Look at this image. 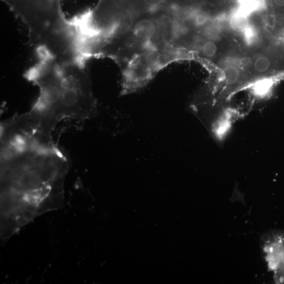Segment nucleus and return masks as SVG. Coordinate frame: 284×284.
Here are the masks:
<instances>
[{"mask_svg":"<svg viewBox=\"0 0 284 284\" xmlns=\"http://www.w3.org/2000/svg\"><path fill=\"white\" fill-rule=\"evenodd\" d=\"M68 160L53 139L1 126V237L60 206Z\"/></svg>","mask_w":284,"mask_h":284,"instance_id":"obj_1","label":"nucleus"},{"mask_svg":"<svg viewBox=\"0 0 284 284\" xmlns=\"http://www.w3.org/2000/svg\"><path fill=\"white\" fill-rule=\"evenodd\" d=\"M25 76L39 89L30 110L15 116L24 130L53 138L56 126L66 119L85 120L97 110L87 62L40 57Z\"/></svg>","mask_w":284,"mask_h":284,"instance_id":"obj_2","label":"nucleus"},{"mask_svg":"<svg viewBox=\"0 0 284 284\" xmlns=\"http://www.w3.org/2000/svg\"><path fill=\"white\" fill-rule=\"evenodd\" d=\"M271 236L264 243L266 260L277 283H284V234Z\"/></svg>","mask_w":284,"mask_h":284,"instance_id":"obj_3","label":"nucleus"},{"mask_svg":"<svg viewBox=\"0 0 284 284\" xmlns=\"http://www.w3.org/2000/svg\"><path fill=\"white\" fill-rule=\"evenodd\" d=\"M156 31V25L152 21L142 20L135 24L133 34L141 40L150 41L154 36Z\"/></svg>","mask_w":284,"mask_h":284,"instance_id":"obj_4","label":"nucleus"},{"mask_svg":"<svg viewBox=\"0 0 284 284\" xmlns=\"http://www.w3.org/2000/svg\"><path fill=\"white\" fill-rule=\"evenodd\" d=\"M240 69L234 64H228L223 70V80L228 86L234 85L240 79Z\"/></svg>","mask_w":284,"mask_h":284,"instance_id":"obj_5","label":"nucleus"},{"mask_svg":"<svg viewBox=\"0 0 284 284\" xmlns=\"http://www.w3.org/2000/svg\"><path fill=\"white\" fill-rule=\"evenodd\" d=\"M230 24L231 29L242 33L249 25L248 17L236 11L231 16Z\"/></svg>","mask_w":284,"mask_h":284,"instance_id":"obj_6","label":"nucleus"},{"mask_svg":"<svg viewBox=\"0 0 284 284\" xmlns=\"http://www.w3.org/2000/svg\"><path fill=\"white\" fill-rule=\"evenodd\" d=\"M270 62L268 57L261 56L257 57L254 62V68L257 72L264 73L269 69Z\"/></svg>","mask_w":284,"mask_h":284,"instance_id":"obj_7","label":"nucleus"},{"mask_svg":"<svg viewBox=\"0 0 284 284\" xmlns=\"http://www.w3.org/2000/svg\"><path fill=\"white\" fill-rule=\"evenodd\" d=\"M242 34L244 39L248 44H252L256 42L257 38V33L255 28L249 24L248 27L245 29Z\"/></svg>","mask_w":284,"mask_h":284,"instance_id":"obj_8","label":"nucleus"},{"mask_svg":"<svg viewBox=\"0 0 284 284\" xmlns=\"http://www.w3.org/2000/svg\"><path fill=\"white\" fill-rule=\"evenodd\" d=\"M204 55L211 57L214 56L217 53V47L216 44L212 41L205 43L202 49Z\"/></svg>","mask_w":284,"mask_h":284,"instance_id":"obj_9","label":"nucleus"},{"mask_svg":"<svg viewBox=\"0 0 284 284\" xmlns=\"http://www.w3.org/2000/svg\"><path fill=\"white\" fill-rule=\"evenodd\" d=\"M205 33L206 36L210 38V39L215 40L218 38L220 32H219V29L217 26L211 24L208 25L205 28Z\"/></svg>","mask_w":284,"mask_h":284,"instance_id":"obj_10","label":"nucleus"},{"mask_svg":"<svg viewBox=\"0 0 284 284\" xmlns=\"http://www.w3.org/2000/svg\"><path fill=\"white\" fill-rule=\"evenodd\" d=\"M144 1L151 9H156L163 5L165 0H144Z\"/></svg>","mask_w":284,"mask_h":284,"instance_id":"obj_11","label":"nucleus"},{"mask_svg":"<svg viewBox=\"0 0 284 284\" xmlns=\"http://www.w3.org/2000/svg\"><path fill=\"white\" fill-rule=\"evenodd\" d=\"M275 2L277 5L279 6H284V0H275Z\"/></svg>","mask_w":284,"mask_h":284,"instance_id":"obj_12","label":"nucleus"},{"mask_svg":"<svg viewBox=\"0 0 284 284\" xmlns=\"http://www.w3.org/2000/svg\"><path fill=\"white\" fill-rule=\"evenodd\" d=\"M232 2L237 3L238 4H241L243 2L245 1V0H231Z\"/></svg>","mask_w":284,"mask_h":284,"instance_id":"obj_13","label":"nucleus"}]
</instances>
